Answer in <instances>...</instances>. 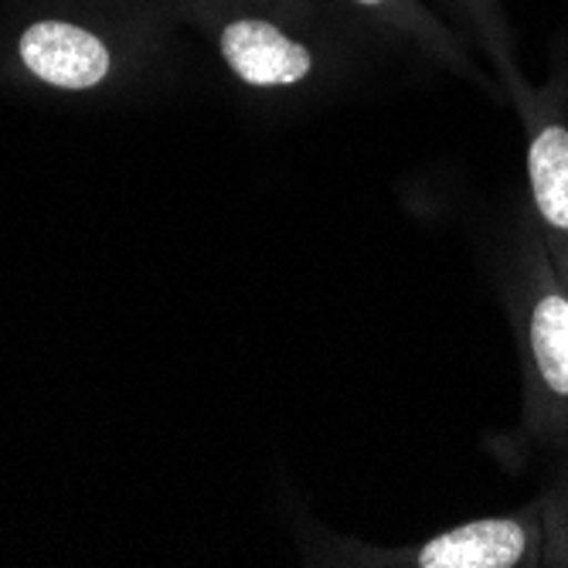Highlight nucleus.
Instances as JSON below:
<instances>
[{
  "label": "nucleus",
  "mask_w": 568,
  "mask_h": 568,
  "mask_svg": "<svg viewBox=\"0 0 568 568\" xmlns=\"http://www.w3.org/2000/svg\"><path fill=\"white\" fill-rule=\"evenodd\" d=\"M11 59L18 72L41 89L89 95L123 75L130 44L85 14L41 11L14 31Z\"/></svg>",
  "instance_id": "obj_1"
},
{
  "label": "nucleus",
  "mask_w": 568,
  "mask_h": 568,
  "mask_svg": "<svg viewBox=\"0 0 568 568\" xmlns=\"http://www.w3.org/2000/svg\"><path fill=\"white\" fill-rule=\"evenodd\" d=\"M201 18L212 21V41L222 65L248 89H296L321 72V51L303 34L290 31L270 8H255L252 0H232V4L201 11Z\"/></svg>",
  "instance_id": "obj_2"
},
{
  "label": "nucleus",
  "mask_w": 568,
  "mask_h": 568,
  "mask_svg": "<svg viewBox=\"0 0 568 568\" xmlns=\"http://www.w3.org/2000/svg\"><path fill=\"white\" fill-rule=\"evenodd\" d=\"M528 518H480L429 538L412 565L419 568H518L531 558Z\"/></svg>",
  "instance_id": "obj_3"
},
{
  "label": "nucleus",
  "mask_w": 568,
  "mask_h": 568,
  "mask_svg": "<svg viewBox=\"0 0 568 568\" xmlns=\"http://www.w3.org/2000/svg\"><path fill=\"white\" fill-rule=\"evenodd\" d=\"M528 187L561 266H568V123L545 120L528 143Z\"/></svg>",
  "instance_id": "obj_4"
},
{
  "label": "nucleus",
  "mask_w": 568,
  "mask_h": 568,
  "mask_svg": "<svg viewBox=\"0 0 568 568\" xmlns=\"http://www.w3.org/2000/svg\"><path fill=\"white\" fill-rule=\"evenodd\" d=\"M525 341L541 395L568 412V293L551 283L538 286L525 317Z\"/></svg>",
  "instance_id": "obj_5"
},
{
  "label": "nucleus",
  "mask_w": 568,
  "mask_h": 568,
  "mask_svg": "<svg viewBox=\"0 0 568 568\" xmlns=\"http://www.w3.org/2000/svg\"><path fill=\"white\" fill-rule=\"evenodd\" d=\"M347 4H354L361 14L375 18L388 31L408 38L412 44H419L426 55H433L436 62L456 69L463 75H474V65L467 59V51L459 48V41L449 34V28L443 21H436L419 4V0H347Z\"/></svg>",
  "instance_id": "obj_6"
},
{
  "label": "nucleus",
  "mask_w": 568,
  "mask_h": 568,
  "mask_svg": "<svg viewBox=\"0 0 568 568\" xmlns=\"http://www.w3.org/2000/svg\"><path fill=\"white\" fill-rule=\"evenodd\" d=\"M456 8L467 14V21L477 28V34L487 41L494 62L510 75V59H507V24L500 18V4L497 0H456Z\"/></svg>",
  "instance_id": "obj_7"
},
{
  "label": "nucleus",
  "mask_w": 568,
  "mask_h": 568,
  "mask_svg": "<svg viewBox=\"0 0 568 568\" xmlns=\"http://www.w3.org/2000/svg\"><path fill=\"white\" fill-rule=\"evenodd\" d=\"M181 4L191 11V14H201V11H212V8H222V4H232V0H181Z\"/></svg>",
  "instance_id": "obj_8"
}]
</instances>
